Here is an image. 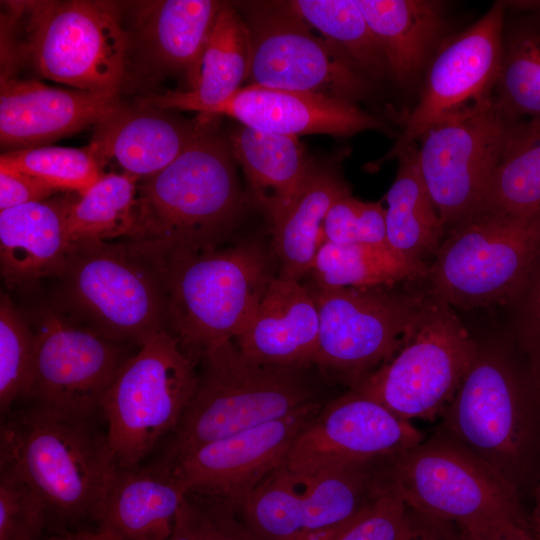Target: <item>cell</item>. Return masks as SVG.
<instances>
[{"label": "cell", "mask_w": 540, "mask_h": 540, "mask_svg": "<svg viewBox=\"0 0 540 540\" xmlns=\"http://www.w3.org/2000/svg\"><path fill=\"white\" fill-rule=\"evenodd\" d=\"M143 247L160 270L166 329L197 365L207 350L234 341L246 329L277 276L273 250L259 240L169 250Z\"/></svg>", "instance_id": "6da1fadb"}, {"label": "cell", "mask_w": 540, "mask_h": 540, "mask_svg": "<svg viewBox=\"0 0 540 540\" xmlns=\"http://www.w3.org/2000/svg\"><path fill=\"white\" fill-rule=\"evenodd\" d=\"M0 466L20 475L43 499L47 531L79 530L91 521L118 468L106 434L92 419L29 403L2 416Z\"/></svg>", "instance_id": "7a4b0ae2"}, {"label": "cell", "mask_w": 540, "mask_h": 540, "mask_svg": "<svg viewBox=\"0 0 540 540\" xmlns=\"http://www.w3.org/2000/svg\"><path fill=\"white\" fill-rule=\"evenodd\" d=\"M249 203L228 139L214 125L167 167L139 180L131 241L157 250L219 245Z\"/></svg>", "instance_id": "3957f363"}, {"label": "cell", "mask_w": 540, "mask_h": 540, "mask_svg": "<svg viewBox=\"0 0 540 540\" xmlns=\"http://www.w3.org/2000/svg\"><path fill=\"white\" fill-rule=\"evenodd\" d=\"M198 365L195 391L161 459L167 464L316 401L307 368L251 361L234 341L210 348Z\"/></svg>", "instance_id": "277c9868"}, {"label": "cell", "mask_w": 540, "mask_h": 540, "mask_svg": "<svg viewBox=\"0 0 540 540\" xmlns=\"http://www.w3.org/2000/svg\"><path fill=\"white\" fill-rule=\"evenodd\" d=\"M54 308L114 342L140 346L165 324V295L156 260L134 241L70 246Z\"/></svg>", "instance_id": "5b68a950"}, {"label": "cell", "mask_w": 540, "mask_h": 540, "mask_svg": "<svg viewBox=\"0 0 540 540\" xmlns=\"http://www.w3.org/2000/svg\"><path fill=\"white\" fill-rule=\"evenodd\" d=\"M434 257L428 290L451 307L508 302L528 285L540 259V212L472 214L451 228Z\"/></svg>", "instance_id": "8992f818"}, {"label": "cell", "mask_w": 540, "mask_h": 540, "mask_svg": "<svg viewBox=\"0 0 540 540\" xmlns=\"http://www.w3.org/2000/svg\"><path fill=\"white\" fill-rule=\"evenodd\" d=\"M452 308L428 290L399 349L352 389L408 421L442 416L480 351Z\"/></svg>", "instance_id": "52a82bcc"}, {"label": "cell", "mask_w": 540, "mask_h": 540, "mask_svg": "<svg viewBox=\"0 0 540 540\" xmlns=\"http://www.w3.org/2000/svg\"><path fill=\"white\" fill-rule=\"evenodd\" d=\"M196 367L167 329L146 338L125 362L100 407L118 468L139 465L174 431L195 391Z\"/></svg>", "instance_id": "ba28073f"}, {"label": "cell", "mask_w": 540, "mask_h": 540, "mask_svg": "<svg viewBox=\"0 0 540 540\" xmlns=\"http://www.w3.org/2000/svg\"><path fill=\"white\" fill-rule=\"evenodd\" d=\"M388 479L409 508L459 527L529 517L518 489L445 432L395 457Z\"/></svg>", "instance_id": "9c48e42d"}, {"label": "cell", "mask_w": 540, "mask_h": 540, "mask_svg": "<svg viewBox=\"0 0 540 540\" xmlns=\"http://www.w3.org/2000/svg\"><path fill=\"white\" fill-rule=\"evenodd\" d=\"M28 41L35 70L74 89L117 94L129 38L116 6L103 1L26 2Z\"/></svg>", "instance_id": "30bf717a"}, {"label": "cell", "mask_w": 540, "mask_h": 540, "mask_svg": "<svg viewBox=\"0 0 540 540\" xmlns=\"http://www.w3.org/2000/svg\"><path fill=\"white\" fill-rule=\"evenodd\" d=\"M394 458L301 476L277 468L236 516L258 540H297L340 526L389 489Z\"/></svg>", "instance_id": "8fae6325"}, {"label": "cell", "mask_w": 540, "mask_h": 540, "mask_svg": "<svg viewBox=\"0 0 540 540\" xmlns=\"http://www.w3.org/2000/svg\"><path fill=\"white\" fill-rule=\"evenodd\" d=\"M442 416L445 433L518 489L536 445L537 415L503 358L479 351Z\"/></svg>", "instance_id": "7c38bea8"}, {"label": "cell", "mask_w": 540, "mask_h": 540, "mask_svg": "<svg viewBox=\"0 0 540 540\" xmlns=\"http://www.w3.org/2000/svg\"><path fill=\"white\" fill-rule=\"evenodd\" d=\"M309 286L320 319L314 364L352 387L395 354L428 295V289L406 292L392 286Z\"/></svg>", "instance_id": "4fadbf2b"}, {"label": "cell", "mask_w": 540, "mask_h": 540, "mask_svg": "<svg viewBox=\"0 0 540 540\" xmlns=\"http://www.w3.org/2000/svg\"><path fill=\"white\" fill-rule=\"evenodd\" d=\"M249 32V85L354 103L369 79L292 14L283 2L244 4Z\"/></svg>", "instance_id": "5bb4252c"}, {"label": "cell", "mask_w": 540, "mask_h": 540, "mask_svg": "<svg viewBox=\"0 0 540 540\" xmlns=\"http://www.w3.org/2000/svg\"><path fill=\"white\" fill-rule=\"evenodd\" d=\"M27 318L36 350L23 399L63 415L92 419L125 362L129 345L82 327L52 306Z\"/></svg>", "instance_id": "9a60e30c"}, {"label": "cell", "mask_w": 540, "mask_h": 540, "mask_svg": "<svg viewBox=\"0 0 540 540\" xmlns=\"http://www.w3.org/2000/svg\"><path fill=\"white\" fill-rule=\"evenodd\" d=\"M493 104L428 127L417 139L416 160L445 228L480 203L512 126Z\"/></svg>", "instance_id": "2e32d148"}, {"label": "cell", "mask_w": 540, "mask_h": 540, "mask_svg": "<svg viewBox=\"0 0 540 540\" xmlns=\"http://www.w3.org/2000/svg\"><path fill=\"white\" fill-rule=\"evenodd\" d=\"M505 2L443 41L430 61L420 99L386 159L397 157L431 125L493 104L503 45Z\"/></svg>", "instance_id": "e0dca14e"}, {"label": "cell", "mask_w": 540, "mask_h": 540, "mask_svg": "<svg viewBox=\"0 0 540 540\" xmlns=\"http://www.w3.org/2000/svg\"><path fill=\"white\" fill-rule=\"evenodd\" d=\"M423 438L410 421L351 389L322 407L295 439L278 468L314 476L394 458L423 442Z\"/></svg>", "instance_id": "ac0fdd59"}, {"label": "cell", "mask_w": 540, "mask_h": 540, "mask_svg": "<svg viewBox=\"0 0 540 540\" xmlns=\"http://www.w3.org/2000/svg\"><path fill=\"white\" fill-rule=\"evenodd\" d=\"M321 409L314 401L165 464L186 494L215 500L237 514L259 484L282 464L295 439Z\"/></svg>", "instance_id": "d6986e66"}, {"label": "cell", "mask_w": 540, "mask_h": 540, "mask_svg": "<svg viewBox=\"0 0 540 540\" xmlns=\"http://www.w3.org/2000/svg\"><path fill=\"white\" fill-rule=\"evenodd\" d=\"M125 107L117 94L59 89L34 79L1 77V147L8 152L46 146L93 124L100 126Z\"/></svg>", "instance_id": "ffe728a7"}, {"label": "cell", "mask_w": 540, "mask_h": 540, "mask_svg": "<svg viewBox=\"0 0 540 540\" xmlns=\"http://www.w3.org/2000/svg\"><path fill=\"white\" fill-rule=\"evenodd\" d=\"M198 112L226 115L256 130L297 137L316 133L351 136L365 130H388L380 119L354 103L258 85L241 87L222 102Z\"/></svg>", "instance_id": "44dd1931"}, {"label": "cell", "mask_w": 540, "mask_h": 540, "mask_svg": "<svg viewBox=\"0 0 540 540\" xmlns=\"http://www.w3.org/2000/svg\"><path fill=\"white\" fill-rule=\"evenodd\" d=\"M215 116L200 113L197 118L187 120L142 104L136 109L125 107L99 126L90 145L101 166L112 160L123 173L142 179L177 159L216 124Z\"/></svg>", "instance_id": "7402d4cb"}, {"label": "cell", "mask_w": 540, "mask_h": 540, "mask_svg": "<svg viewBox=\"0 0 540 540\" xmlns=\"http://www.w3.org/2000/svg\"><path fill=\"white\" fill-rule=\"evenodd\" d=\"M319 331V312L310 286L277 275L234 343L251 361L308 368L315 362Z\"/></svg>", "instance_id": "603a6c76"}, {"label": "cell", "mask_w": 540, "mask_h": 540, "mask_svg": "<svg viewBox=\"0 0 540 540\" xmlns=\"http://www.w3.org/2000/svg\"><path fill=\"white\" fill-rule=\"evenodd\" d=\"M185 496L161 460L117 468L97 510L94 529L113 540H166Z\"/></svg>", "instance_id": "cb8c5ba5"}, {"label": "cell", "mask_w": 540, "mask_h": 540, "mask_svg": "<svg viewBox=\"0 0 540 540\" xmlns=\"http://www.w3.org/2000/svg\"><path fill=\"white\" fill-rule=\"evenodd\" d=\"M76 199L67 192L0 211V268L7 288H27L62 273L70 249L67 216Z\"/></svg>", "instance_id": "d4e9b609"}, {"label": "cell", "mask_w": 540, "mask_h": 540, "mask_svg": "<svg viewBox=\"0 0 540 540\" xmlns=\"http://www.w3.org/2000/svg\"><path fill=\"white\" fill-rule=\"evenodd\" d=\"M228 143L247 179L251 204L272 227L297 200L317 165L297 136L241 125L229 135Z\"/></svg>", "instance_id": "484cf974"}, {"label": "cell", "mask_w": 540, "mask_h": 540, "mask_svg": "<svg viewBox=\"0 0 540 540\" xmlns=\"http://www.w3.org/2000/svg\"><path fill=\"white\" fill-rule=\"evenodd\" d=\"M223 5L211 0L146 2L135 28L145 56L157 69L185 76L188 91L195 89L205 47Z\"/></svg>", "instance_id": "4316f807"}, {"label": "cell", "mask_w": 540, "mask_h": 540, "mask_svg": "<svg viewBox=\"0 0 540 540\" xmlns=\"http://www.w3.org/2000/svg\"><path fill=\"white\" fill-rule=\"evenodd\" d=\"M380 46L389 75L400 85L417 76L444 27L442 3L430 0H355Z\"/></svg>", "instance_id": "83f0119b"}, {"label": "cell", "mask_w": 540, "mask_h": 540, "mask_svg": "<svg viewBox=\"0 0 540 540\" xmlns=\"http://www.w3.org/2000/svg\"><path fill=\"white\" fill-rule=\"evenodd\" d=\"M249 32L245 20L230 4L220 9L202 58L195 89L170 91L141 100L142 105L164 110L199 111L227 99L247 79Z\"/></svg>", "instance_id": "f1b7e54d"}, {"label": "cell", "mask_w": 540, "mask_h": 540, "mask_svg": "<svg viewBox=\"0 0 540 540\" xmlns=\"http://www.w3.org/2000/svg\"><path fill=\"white\" fill-rule=\"evenodd\" d=\"M351 195L340 174L329 167H318L303 191L272 227L271 248L279 267V276L301 281L311 270L323 243V224L330 208Z\"/></svg>", "instance_id": "f546056e"}, {"label": "cell", "mask_w": 540, "mask_h": 540, "mask_svg": "<svg viewBox=\"0 0 540 540\" xmlns=\"http://www.w3.org/2000/svg\"><path fill=\"white\" fill-rule=\"evenodd\" d=\"M399 167L385 198L388 246L398 255L415 262L435 256L445 228L420 174L416 144L397 156Z\"/></svg>", "instance_id": "4dcf8cb0"}, {"label": "cell", "mask_w": 540, "mask_h": 540, "mask_svg": "<svg viewBox=\"0 0 540 540\" xmlns=\"http://www.w3.org/2000/svg\"><path fill=\"white\" fill-rule=\"evenodd\" d=\"M503 31L493 101L509 121H540V4L529 5Z\"/></svg>", "instance_id": "1f68e13d"}, {"label": "cell", "mask_w": 540, "mask_h": 540, "mask_svg": "<svg viewBox=\"0 0 540 540\" xmlns=\"http://www.w3.org/2000/svg\"><path fill=\"white\" fill-rule=\"evenodd\" d=\"M539 212L540 121H519L512 126L500 161L472 214L521 217Z\"/></svg>", "instance_id": "d6a6232c"}, {"label": "cell", "mask_w": 540, "mask_h": 540, "mask_svg": "<svg viewBox=\"0 0 540 540\" xmlns=\"http://www.w3.org/2000/svg\"><path fill=\"white\" fill-rule=\"evenodd\" d=\"M309 275L312 286L321 289L393 286L403 281L426 279L428 267L388 247L323 241Z\"/></svg>", "instance_id": "836d02e7"}, {"label": "cell", "mask_w": 540, "mask_h": 540, "mask_svg": "<svg viewBox=\"0 0 540 540\" xmlns=\"http://www.w3.org/2000/svg\"><path fill=\"white\" fill-rule=\"evenodd\" d=\"M139 178L127 173H105L72 204L66 223L71 245L131 241L136 233Z\"/></svg>", "instance_id": "e575fe53"}, {"label": "cell", "mask_w": 540, "mask_h": 540, "mask_svg": "<svg viewBox=\"0 0 540 540\" xmlns=\"http://www.w3.org/2000/svg\"><path fill=\"white\" fill-rule=\"evenodd\" d=\"M283 4L369 80L389 74L384 54L355 0H294Z\"/></svg>", "instance_id": "d590c367"}, {"label": "cell", "mask_w": 540, "mask_h": 540, "mask_svg": "<svg viewBox=\"0 0 540 540\" xmlns=\"http://www.w3.org/2000/svg\"><path fill=\"white\" fill-rule=\"evenodd\" d=\"M0 167L34 176L61 192L85 194L105 174L93 147L41 146L8 151L0 157Z\"/></svg>", "instance_id": "8d00e7d4"}, {"label": "cell", "mask_w": 540, "mask_h": 540, "mask_svg": "<svg viewBox=\"0 0 540 540\" xmlns=\"http://www.w3.org/2000/svg\"><path fill=\"white\" fill-rule=\"evenodd\" d=\"M36 337L26 316L10 297L0 300V411L1 417L23 399L30 380Z\"/></svg>", "instance_id": "74e56055"}, {"label": "cell", "mask_w": 540, "mask_h": 540, "mask_svg": "<svg viewBox=\"0 0 540 540\" xmlns=\"http://www.w3.org/2000/svg\"><path fill=\"white\" fill-rule=\"evenodd\" d=\"M48 526L43 499L14 470L0 466V540H39Z\"/></svg>", "instance_id": "f35d334b"}, {"label": "cell", "mask_w": 540, "mask_h": 540, "mask_svg": "<svg viewBox=\"0 0 540 540\" xmlns=\"http://www.w3.org/2000/svg\"><path fill=\"white\" fill-rule=\"evenodd\" d=\"M323 241L390 248L386 209L380 203L364 202L351 195L341 198L327 213Z\"/></svg>", "instance_id": "ab89813d"}, {"label": "cell", "mask_w": 540, "mask_h": 540, "mask_svg": "<svg viewBox=\"0 0 540 540\" xmlns=\"http://www.w3.org/2000/svg\"><path fill=\"white\" fill-rule=\"evenodd\" d=\"M408 523V506L390 487L349 520L333 540H401Z\"/></svg>", "instance_id": "60d3db41"}, {"label": "cell", "mask_w": 540, "mask_h": 540, "mask_svg": "<svg viewBox=\"0 0 540 540\" xmlns=\"http://www.w3.org/2000/svg\"><path fill=\"white\" fill-rule=\"evenodd\" d=\"M234 515L215 500L186 494L166 540H213Z\"/></svg>", "instance_id": "b9f144b4"}, {"label": "cell", "mask_w": 540, "mask_h": 540, "mask_svg": "<svg viewBox=\"0 0 540 540\" xmlns=\"http://www.w3.org/2000/svg\"><path fill=\"white\" fill-rule=\"evenodd\" d=\"M60 190L14 169L0 167V211L47 200Z\"/></svg>", "instance_id": "7bdbcfd3"}, {"label": "cell", "mask_w": 540, "mask_h": 540, "mask_svg": "<svg viewBox=\"0 0 540 540\" xmlns=\"http://www.w3.org/2000/svg\"><path fill=\"white\" fill-rule=\"evenodd\" d=\"M458 540H535L527 519H503L459 527Z\"/></svg>", "instance_id": "ee69618b"}, {"label": "cell", "mask_w": 540, "mask_h": 540, "mask_svg": "<svg viewBox=\"0 0 540 540\" xmlns=\"http://www.w3.org/2000/svg\"><path fill=\"white\" fill-rule=\"evenodd\" d=\"M456 524L408 507V523L401 540H458Z\"/></svg>", "instance_id": "f6af8a7d"}, {"label": "cell", "mask_w": 540, "mask_h": 540, "mask_svg": "<svg viewBox=\"0 0 540 540\" xmlns=\"http://www.w3.org/2000/svg\"><path fill=\"white\" fill-rule=\"evenodd\" d=\"M529 283H531L528 304V311L531 320L530 324L536 339L540 342V259L534 269Z\"/></svg>", "instance_id": "bcb514c9"}, {"label": "cell", "mask_w": 540, "mask_h": 540, "mask_svg": "<svg viewBox=\"0 0 540 540\" xmlns=\"http://www.w3.org/2000/svg\"><path fill=\"white\" fill-rule=\"evenodd\" d=\"M39 540H113L95 529L47 531Z\"/></svg>", "instance_id": "7dc6e473"}, {"label": "cell", "mask_w": 540, "mask_h": 540, "mask_svg": "<svg viewBox=\"0 0 540 540\" xmlns=\"http://www.w3.org/2000/svg\"><path fill=\"white\" fill-rule=\"evenodd\" d=\"M213 540H258L236 515L231 517Z\"/></svg>", "instance_id": "c3c4849f"}, {"label": "cell", "mask_w": 540, "mask_h": 540, "mask_svg": "<svg viewBox=\"0 0 540 540\" xmlns=\"http://www.w3.org/2000/svg\"><path fill=\"white\" fill-rule=\"evenodd\" d=\"M529 525L535 540H540V480L536 488L535 506L529 515Z\"/></svg>", "instance_id": "681fc988"}, {"label": "cell", "mask_w": 540, "mask_h": 540, "mask_svg": "<svg viewBox=\"0 0 540 540\" xmlns=\"http://www.w3.org/2000/svg\"><path fill=\"white\" fill-rule=\"evenodd\" d=\"M347 523V522H346ZM334 527L332 529L316 532L305 537L299 538L297 540H333L341 528L346 524Z\"/></svg>", "instance_id": "f907efd6"}]
</instances>
